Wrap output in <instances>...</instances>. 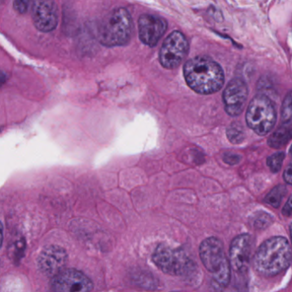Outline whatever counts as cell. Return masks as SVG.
<instances>
[{
  "mask_svg": "<svg viewBox=\"0 0 292 292\" xmlns=\"http://www.w3.org/2000/svg\"><path fill=\"white\" fill-rule=\"evenodd\" d=\"M189 45L186 36L179 31H173L164 39L159 51V61L168 70L178 68L189 53Z\"/></svg>",
  "mask_w": 292,
  "mask_h": 292,
  "instance_id": "52a82bcc",
  "label": "cell"
},
{
  "mask_svg": "<svg viewBox=\"0 0 292 292\" xmlns=\"http://www.w3.org/2000/svg\"><path fill=\"white\" fill-rule=\"evenodd\" d=\"M31 11L33 24L40 32H52L58 26L59 10L54 0H33Z\"/></svg>",
  "mask_w": 292,
  "mask_h": 292,
  "instance_id": "9c48e42d",
  "label": "cell"
},
{
  "mask_svg": "<svg viewBox=\"0 0 292 292\" xmlns=\"http://www.w3.org/2000/svg\"><path fill=\"white\" fill-rule=\"evenodd\" d=\"M226 136L229 141L233 144H239L244 140L245 132L239 123H232L229 126L226 131Z\"/></svg>",
  "mask_w": 292,
  "mask_h": 292,
  "instance_id": "e0dca14e",
  "label": "cell"
},
{
  "mask_svg": "<svg viewBox=\"0 0 292 292\" xmlns=\"http://www.w3.org/2000/svg\"><path fill=\"white\" fill-rule=\"evenodd\" d=\"M6 80H7V75L0 70V87L2 86L5 82H6Z\"/></svg>",
  "mask_w": 292,
  "mask_h": 292,
  "instance_id": "cb8c5ba5",
  "label": "cell"
},
{
  "mask_svg": "<svg viewBox=\"0 0 292 292\" xmlns=\"http://www.w3.org/2000/svg\"><path fill=\"white\" fill-rule=\"evenodd\" d=\"M284 179L285 183L291 184V164L289 163L284 173Z\"/></svg>",
  "mask_w": 292,
  "mask_h": 292,
  "instance_id": "603a6c76",
  "label": "cell"
},
{
  "mask_svg": "<svg viewBox=\"0 0 292 292\" xmlns=\"http://www.w3.org/2000/svg\"><path fill=\"white\" fill-rule=\"evenodd\" d=\"M251 247V236L248 234H241L232 240L229 262L235 272H242L248 266Z\"/></svg>",
  "mask_w": 292,
  "mask_h": 292,
  "instance_id": "4fadbf2b",
  "label": "cell"
},
{
  "mask_svg": "<svg viewBox=\"0 0 292 292\" xmlns=\"http://www.w3.org/2000/svg\"><path fill=\"white\" fill-rule=\"evenodd\" d=\"M291 138V123H283V126L273 132L267 141L271 148H280L286 145Z\"/></svg>",
  "mask_w": 292,
  "mask_h": 292,
  "instance_id": "5bb4252c",
  "label": "cell"
},
{
  "mask_svg": "<svg viewBox=\"0 0 292 292\" xmlns=\"http://www.w3.org/2000/svg\"><path fill=\"white\" fill-rule=\"evenodd\" d=\"M199 253L204 267L213 275L215 288H226L231 279V265L223 242L217 237L206 238L200 244Z\"/></svg>",
  "mask_w": 292,
  "mask_h": 292,
  "instance_id": "277c9868",
  "label": "cell"
},
{
  "mask_svg": "<svg viewBox=\"0 0 292 292\" xmlns=\"http://www.w3.org/2000/svg\"><path fill=\"white\" fill-rule=\"evenodd\" d=\"M153 262L163 273L172 276H189L196 270L195 262L182 248L160 243L153 252Z\"/></svg>",
  "mask_w": 292,
  "mask_h": 292,
  "instance_id": "5b68a950",
  "label": "cell"
},
{
  "mask_svg": "<svg viewBox=\"0 0 292 292\" xmlns=\"http://www.w3.org/2000/svg\"><path fill=\"white\" fill-rule=\"evenodd\" d=\"M133 20L126 8L115 9L104 17L98 28V39L106 48L123 47L131 41Z\"/></svg>",
  "mask_w": 292,
  "mask_h": 292,
  "instance_id": "3957f363",
  "label": "cell"
},
{
  "mask_svg": "<svg viewBox=\"0 0 292 292\" xmlns=\"http://www.w3.org/2000/svg\"><path fill=\"white\" fill-rule=\"evenodd\" d=\"M282 214L285 217H290L291 216V197L288 198L286 203L284 205Z\"/></svg>",
  "mask_w": 292,
  "mask_h": 292,
  "instance_id": "7402d4cb",
  "label": "cell"
},
{
  "mask_svg": "<svg viewBox=\"0 0 292 292\" xmlns=\"http://www.w3.org/2000/svg\"><path fill=\"white\" fill-rule=\"evenodd\" d=\"M187 84L200 95H212L220 91L225 82L222 67L206 56H197L184 64Z\"/></svg>",
  "mask_w": 292,
  "mask_h": 292,
  "instance_id": "6da1fadb",
  "label": "cell"
},
{
  "mask_svg": "<svg viewBox=\"0 0 292 292\" xmlns=\"http://www.w3.org/2000/svg\"><path fill=\"white\" fill-rule=\"evenodd\" d=\"M273 223V216L265 212H257L252 216V226L256 230H263Z\"/></svg>",
  "mask_w": 292,
  "mask_h": 292,
  "instance_id": "2e32d148",
  "label": "cell"
},
{
  "mask_svg": "<svg viewBox=\"0 0 292 292\" xmlns=\"http://www.w3.org/2000/svg\"><path fill=\"white\" fill-rule=\"evenodd\" d=\"M3 226L0 222V248L2 246V243H3Z\"/></svg>",
  "mask_w": 292,
  "mask_h": 292,
  "instance_id": "d4e9b609",
  "label": "cell"
},
{
  "mask_svg": "<svg viewBox=\"0 0 292 292\" xmlns=\"http://www.w3.org/2000/svg\"><path fill=\"white\" fill-rule=\"evenodd\" d=\"M248 95L247 84L241 78L232 79L223 93V102L227 114L237 117L242 113Z\"/></svg>",
  "mask_w": 292,
  "mask_h": 292,
  "instance_id": "30bf717a",
  "label": "cell"
},
{
  "mask_svg": "<svg viewBox=\"0 0 292 292\" xmlns=\"http://www.w3.org/2000/svg\"><path fill=\"white\" fill-rule=\"evenodd\" d=\"M167 22L155 15H142L138 20V33L141 41L150 48L155 47L167 30Z\"/></svg>",
  "mask_w": 292,
  "mask_h": 292,
  "instance_id": "8fae6325",
  "label": "cell"
},
{
  "mask_svg": "<svg viewBox=\"0 0 292 292\" xmlns=\"http://www.w3.org/2000/svg\"><path fill=\"white\" fill-rule=\"evenodd\" d=\"M32 3H33V0H14L13 6H14L15 11L18 12L19 14H25L31 8Z\"/></svg>",
  "mask_w": 292,
  "mask_h": 292,
  "instance_id": "ffe728a7",
  "label": "cell"
},
{
  "mask_svg": "<svg viewBox=\"0 0 292 292\" xmlns=\"http://www.w3.org/2000/svg\"><path fill=\"white\" fill-rule=\"evenodd\" d=\"M68 262V255L64 248L52 245L44 248L38 258V267L41 273L49 277H54L64 270Z\"/></svg>",
  "mask_w": 292,
  "mask_h": 292,
  "instance_id": "7c38bea8",
  "label": "cell"
},
{
  "mask_svg": "<svg viewBox=\"0 0 292 292\" xmlns=\"http://www.w3.org/2000/svg\"><path fill=\"white\" fill-rule=\"evenodd\" d=\"M277 111L270 98L258 95L253 98L246 112L248 128L259 136L269 133L275 126Z\"/></svg>",
  "mask_w": 292,
  "mask_h": 292,
  "instance_id": "8992f818",
  "label": "cell"
},
{
  "mask_svg": "<svg viewBox=\"0 0 292 292\" xmlns=\"http://www.w3.org/2000/svg\"><path fill=\"white\" fill-rule=\"evenodd\" d=\"M4 1H5V0H0V5H1L2 3H4Z\"/></svg>",
  "mask_w": 292,
  "mask_h": 292,
  "instance_id": "484cf974",
  "label": "cell"
},
{
  "mask_svg": "<svg viewBox=\"0 0 292 292\" xmlns=\"http://www.w3.org/2000/svg\"><path fill=\"white\" fill-rule=\"evenodd\" d=\"M285 154L283 152L273 153V155L267 158V165L270 168V170L273 173H278L281 169L283 161H284Z\"/></svg>",
  "mask_w": 292,
  "mask_h": 292,
  "instance_id": "ac0fdd59",
  "label": "cell"
},
{
  "mask_svg": "<svg viewBox=\"0 0 292 292\" xmlns=\"http://www.w3.org/2000/svg\"><path fill=\"white\" fill-rule=\"evenodd\" d=\"M223 159H224V161L226 162V164L233 165V164L239 163L241 156L236 154V153H226L223 156Z\"/></svg>",
  "mask_w": 292,
  "mask_h": 292,
  "instance_id": "44dd1931",
  "label": "cell"
},
{
  "mask_svg": "<svg viewBox=\"0 0 292 292\" xmlns=\"http://www.w3.org/2000/svg\"><path fill=\"white\" fill-rule=\"evenodd\" d=\"M286 193V187L283 184H279L278 186L274 187L270 192L267 194L264 201L268 205L273 206L274 208H278Z\"/></svg>",
  "mask_w": 292,
  "mask_h": 292,
  "instance_id": "9a60e30c",
  "label": "cell"
},
{
  "mask_svg": "<svg viewBox=\"0 0 292 292\" xmlns=\"http://www.w3.org/2000/svg\"><path fill=\"white\" fill-rule=\"evenodd\" d=\"M52 289L59 292H86L94 289V284L80 271L64 269L54 276Z\"/></svg>",
  "mask_w": 292,
  "mask_h": 292,
  "instance_id": "ba28073f",
  "label": "cell"
},
{
  "mask_svg": "<svg viewBox=\"0 0 292 292\" xmlns=\"http://www.w3.org/2000/svg\"><path fill=\"white\" fill-rule=\"evenodd\" d=\"M291 93H288L282 106L281 117L283 123H291Z\"/></svg>",
  "mask_w": 292,
  "mask_h": 292,
  "instance_id": "d6986e66",
  "label": "cell"
},
{
  "mask_svg": "<svg viewBox=\"0 0 292 292\" xmlns=\"http://www.w3.org/2000/svg\"><path fill=\"white\" fill-rule=\"evenodd\" d=\"M291 261V249L287 238L271 237L266 240L255 254L253 266L260 275L274 277L285 270Z\"/></svg>",
  "mask_w": 292,
  "mask_h": 292,
  "instance_id": "7a4b0ae2",
  "label": "cell"
}]
</instances>
